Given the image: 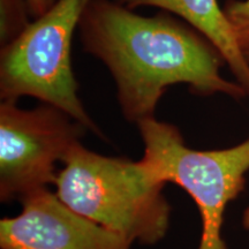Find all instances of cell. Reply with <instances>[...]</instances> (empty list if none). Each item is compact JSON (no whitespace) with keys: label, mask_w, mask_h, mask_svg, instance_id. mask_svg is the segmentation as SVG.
<instances>
[{"label":"cell","mask_w":249,"mask_h":249,"mask_svg":"<svg viewBox=\"0 0 249 249\" xmlns=\"http://www.w3.org/2000/svg\"><path fill=\"white\" fill-rule=\"evenodd\" d=\"M79 33L83 50L110 71L129 123L155 117L170 86L186 85L197 96H248L238 82L222 76L226 62L209 40L165 12L143 17L117 1L92 0L81 18Z\"/></svg>","instance_id":"1"},{"label":"cell","mask_w":249,"mask_h":249,"mask_svg":"<svg viewBox=\"0 0 249 249\" xmlns=\"http://www.w3.org/2000/svg\"><path fill=\"white\" fill-rule=\"evenodd\" d=\"M62 164L54 181L62 203L132 244L163 240L172 208L163 193L165 183L141 161L97 154L80 142Z\"/></svg>","instance_id":"2"},{"label":"cell","mask_w":249,"mask_h":249,"mask_svg":"<svg viewBox=\"0 0 249 249\" xmlns=\"http://www.w3.org/2000/svg\"><path fill=\"white\" fill-rule=\"evenodd\" d=\"M138 127L144 145L140 161L156 180L181 187L197 207L202 222L197 249H229L222 235L224 214L246 187L249 139L231 148L194 150L172 124L152 117Z\"/></svg>","instance_id":"3"},{"label":"cell","mask_w":249,"mask_h":249,"mask_svg":"<svg viewBox=\"0 0 249 249\" xmlns=\"http://www.w3.org/2000/svg\"><path fill=\"white\" fill-rule=\"evenodd\" d=\"M92 0H58L0 52V98L30 96L53 105L103 136L79 97L71 68V40Z\"/></svg>","instance_id":"4"},{"label":"cell","mask_w":249,"mask_h":249,"mask_svg":"<svg viewBox=\"0 0 249 249\" xmlns=\"http://www.w3.org/2000/svg\"><path fill=\"white\" fill-rule=\"evenodd\" d=\"M87 129L53 105L31 110L0 103V201L20 202L57 178L55 165L81 142Z\"/></svg>","instance_id":"5"},{"label":"cell","mask_w":249,"mask_h":249,"mask_svg":"<svg viewBox=\"0 0 249 249\" xmlns=\"http://www.w3.org/2000/svg\"><path fill=\"white\" fill-rule=\"evenodd\" d=\"M20 213L0 220L1 249H130L123 235L81 216L49 188L21 200Z\"/></svg>","instance_id":"6"},{"label":"cell","mask_w":249,"mask_h":249,"mask_svg":"<svg viewBox=\"0 0 249 249\" xmlns=\"http://www.w3.org/2000/svg\"><path fill=\"white\" fill-rule=\"evenodd\" d=\"M132 9L152 6L176 14L197 30L216 48L234 75L236 82L249 95V62L236 42L234 34L217 0H114Z\"/></svg>","instance_id":"7"},{"label":"cell","mask_w":249,"mask_h":249,"mask_svg":"<svg viewBox=\"0 0 249 249\" xmlns=\"http://www.w3.org/2000/svg\"><path fill=\"white\" fill-rule=\"evenodd\" d=\"M27 0H0V42L1 46L14 40L29 24ZM30 14V13H29Z\"/></svg>","instance_id":"8"},{"label":"cell","mask_w":249,"mask_h":249,"mask_svg":"<svg viewBox=\"0 0 249 249\" xmlns=\"http://www.w3.org/2000/svg\"><path fill=\"white\" fill-rule=\"evenodd\" d=\"M223 9L236 42L245 53L249 50V0H227Z\"/></svg>","instance_id":"9"},{"label":"cell","mask_w":249,"mask_h":249,"mask_svg":"<svg viewBox=\"0 0 249 249\" xmlns=\"http://www.w3.org/2000/svg\"><path fill=\"white\" fill-rule=\"evenodd\" d=\"M58 0H27L29 13L34 18L42 17L52 8Z\"/></svg>","instance_id":"10"},{"label":"cell","mask_w":249,"mask_h":249,"mask_svg":"<svg viewBox=\"0 0 249 249\" xmlns=\"http://www.w3.org/2000/svg\"><path fill=\"white\" fill-rule=\"evenodd\" d=\"M244 225L246 229L249 230V208L245 211L244 213Z\"/></svg>","instance_id":"11"},{"label":"cell","mask_w":249,"mask_h":249,"mask_svg":"<svg viewBox=\"0 0 249 249\" xmlns=\"http://www.w3.org/2000/svg\"><path fill=\"white\" fill-rule=\"evenodd\" d=\"M245 57L247 58V60H248V62H249V50H248V51L245 52Z\"/></svg>","instance_id":"12"}]
</instances>
